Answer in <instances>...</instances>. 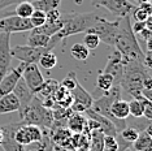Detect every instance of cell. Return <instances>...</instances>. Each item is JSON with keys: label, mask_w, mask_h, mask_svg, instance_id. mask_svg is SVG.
I'll return each instance as SVG.
<instances>
[{"label": "cell", "mask_w": 152, "mask_h": 151, "mask_svg": "<svg viewBox=\"0 0 152 151\" xmlns=\"http://www.w3.org/2000/svg\"><path fill=\"white\" fill-rule=\"evenodd\" d=\"M133 17H134V20L138 21V22H144L148 17H151V15H148L140 5H137L135 9L133 11Z\"/></svg>", "instance_id": "38"}, {"label": "cell", "mask_w": 152, "mask_h": 151, "mask_svg": "<svg viewBox=\"0 0 152 151\" xmlns=\"http://www.w3.org/2000/svg\"><path fill=\"white\" fill-rule=\"evenodd\" d=\"M115 50L121 54L124 63L129 61H143L144 52L140 48L135 34L131 30L130 16L118 18V34L115 43Z\"/></svg>", "instance_id": "1"}, {"label": "cell", "mask_w": 152, "mask_h": 151, "mask_svg": "<svg viewBox=\"0 0 152 151\" xmlns=\"http://www.w3.org/2000/svg\"><path fill=\"white\" fill-rule=\"evenodd\" d=\"M50 38L51 37L43 35V34H31V33H29V35H27V46L47 48L48 42H50Z\"/></svg>", "instance_id": "26"}, {"label": "cell", "mask_w": 152, "mask_h": 151, "mask_svg": "<svg viewBox=\"0 0 152 151\" xmlns=\"http://www.w3.org/2000/svg\"><path fill=\"white\" fill-rule=\"evenodd\" d=\"M3 143V130H1V126H0V146Z\"/></svg>", "instance_id": "45"}, {"label": "cell", "mask_w": 152, "mask_h": 151, "mask_svg": "<svg viewBox=\"0 0 152 151\" xmlns=\"http://www.w3.org/2000/svg\"><path fill=\"white\" fill-rule=\"evenodd\" d=\"M83 44L88 50H96L100 44V39L94 33H86L83 37Z\"/></svg>", "instance_id": "34"}, {"label": "cell", "mask_w": 152, "mask_h": 151, "mask_svg": "<svg viewBox=\"0 0 152 151\" xmlns=\"http://www.w3.org/2000/svg\"><path fill=\"white\" fill-rule=\"evenodd\" d=\"M30 22H31L33 27H38V26H42L43 23H46L47 18H46V13L42 12V11H34L31 13V16L29 17Z\"/></svg>", "instance_id": "36"}, {"label": "cell", "mask_w": 152, "mask_h": 151, "mask_svg": "<svg viewBox=\"0 0 152 151\" xmlns=\"http://www.w3.org/2000/svg\"><path fill=\"white\" fill-rule=\"evenodd\" d=\"M86 33H94L99 37L100 42L115 47L117 34H118V20L108 21L103 17H99V20L94 23V26Z\"/></svg>", "instance_id": "5"}, {"label": "cell", "mask_w": 152, "mask_h": 151, "mask_svg": "<svg viewBox=\"0 0 152 151\" xmlns=\"http://www.w3.org/2000/svg\"><path fill=\"white\" fill-rule=\"evenodd\" d=\"M69 95V91L65 89L64 86H61V85H58V87L56 89V91H55V94L52 95V98H53V100L58 103V102H61L65 97H68Z\"/></svg>", "instance_id": "39"}, {"label": "cell", "mask_w": 152, "mask_h": 151, "mask_svg": "<svg viewBox=\"0 0 152 151\" xmlns=\"http://www.w3.org/2000/svg\"><path fill=\"white\" fill-rule=\"evenodd\" d=\"M34 11H35V9H34V7H33L31 3L26 1V0H25V1L17 4L16 11L11 12L8 16H17V17H21V18H29Z\"/></svg>", "instance_id": "25"}, {"label": "cell", "mask_w": 152, "mask_h": 151, "mask_svg": "<svg viewBox=\"0 0 152 151\" xmlns=\"http://www.w3.org/2000/svg\"><path fill=\"white\" fill-rule=\"evenodd\" d=\"M52 147H53L52 151H77L74 147H72L70 145H68V146H57V145H53Z\"/></svg>", "instance_id": "44"}, {"label": "cell", "mask_w": 152, "mask_h": 151, "mask_svg": "<svg viewBox=\"0 0 152 151\" xmlns=\"http://www.w3.org/2000/svg\"><path fill=\"white\" fill-rule=\"evenodd\" d=\"M22 1H25V0H0V11L7 8V7H9V5L20 4V3H22Z\"/></svg>", "instance_id": "42"}, {"label": "cell", "mask_w": 152, "mask_h": 151, "mask_svg": "<svg viewBox=\"0 0 152 151\" xmlns=\"http://www.w3.org/2000/svg\"><path fill=\"white\" fill-rule=\"evenodd\" d=\"M58 81L53 80V78H48V80L43 81V85L40 87V90L38 94L42 95V98H47V97H52L56 91V89L58 87Z\"/></svg>", "instance_id": "27"}, {"label": "cell", "mask_w": 152, "mask_h": 151, "mask_svg": "<svg viewBox=\"0 0 152 151\" xmlns=\"http://www.w3.org/2000/svg\"><path fill=\"white\" fill-rule=\"evenodd\" d=\"M29 151H38V150H33V149H31V150H29Z\"/></svg>", "instance_id": "50"}, {"label": "cell", "mask_w": 152, "mask_h": 151, "mask_svg": "<svg viewBox=\"0 0 152 151\" xmlns=\"http://www.w3.org/2000/svg\"><path fill=\"white\" fill-rule=\"evenodd\" d=\"M11 55V34L1 33L0 34V81L11 69L12 63Z\"/></svg>", "instance_id": "10"}, {"label": "cell", "mask_w": 152, "mask_h": 151, "mask_svg": "<svg viewBox=\"0 0 152 151\" xmlns=\"http://www.w3.org/2000/svg\"><path fill=\"white\" fill-rule=\"evenodd\" d=\"M60 16H61L60 9H53V11L47 12L46 13L47 22H55V21H57V20H60Z\"/></svg>", "instance_id": "41"}, {"label": "cell", "mask_w": 152, "mask_h": 151, "mask_svg": "<svg viewBox=\"0 0 152 151\" xmlns=\"http://www.w3.org/2000/svg\"><path fill=\"white\" fill-rule=\"evenodd\" d=\"M78 84H79V81H78V78H77V76H75V73H74V72H69V73L65 76L64 80L61 81L60 85H61V86H64L68 91H72Z\"/></svg>", "instance_id": "33"}, {"label": "cell", "mask_w": 152, "mask_h": 151, "mask_svg": "<svg viewBox=\"0 0 152 151\" xmlns=\"http://www.w3.org/2000/svg\"><path fill=\"white\" fill-rule=\"evenodd\" d=\"M83 115L87 119L95 120V121L100 125V130H102V133L104 136H113V137H116L117 134H118L116 126L113 125V122L110 121V120H108L107 117H104V116H102V115H99V113H96L95 111H92L91 108L86 109V111L83 112Z\"/></svg>", "instance_id": "14"}, {"label": "cell", "mask_w": 152, "mask_h": 151, "mask_svg": "<svg viewBox=\"0 0 152 151\" xmlns=\"http://www.w3.org/2000/svg\"><path fill=\"white\" fill-rule=\"evenodd\" d=\"M129 113L135 119L142 117L143 116V104L138 99H131L129 102Z\"/></svg>", "instance_id": "32"}, {"label": "cell", "mask_w": 152, "mask_h": 151, "mask_svg": "<svg viewBox=\"0 0 152 151\" xmlns=\"http://www.w3.org/2000/svg\"><path fill=\"white\" fill-rule=\"evenodd\" d=\"M20 117L23 124L37 125L42 129H50L53 122L52 109L44 107L42 99L37 95H34L31 103L20 113Z\"/></svg>", "instance_id": "4"}, {"label": "cell", "mask_w": 152, "mask_h": 151, "mask_svg": "<svg viewBox=\"0 0 152 151\" xmlns=\"http://www.w3.org/2000/svg\"><path fill=\"white\" fill-rule=\"evenodd\" d=\"M134 3H137V4H139V0H133Z\"/></svg>", "instance_id": "48"}, {"label": "cell", "mask_w": 152, "mask_h": 151, "mask_svg": "<svg viewBox=\"0 0 152 151\" xmlns=\"http://www.w3.org/2000/svg\"><path fill=\"white\" fill-rule=\"evenodd\" d=\"M46 52H50L48 48H42V47H31V46H13L11 47L12 57L20 60L25 64H38L40 56Z\"/></svg>", "instance_id": "7"}, {"label": "cell", "mask_w": 152, "mask_h": 151, "mask_svg": "<svg viewBox=\"0 0 152 151\" xmlns=\"http://www.w3.org/2000/svg\"><path fill=\"white\" fill-rule=\"evenodd\" d=\"M61 1L63 0H35L31 4L34 7V9L47 13L50 11H53V9H60Z\"/></svg>", "instance_id": "22"}, {"label": "cell", "mask_w": 152, "mask_h": 151, "mask_svg": "<svg viewBox=\"0 0 152 151\" xmlns=\"http://www.w3.org/2000/svg\"><path fill=\"white\" fill-rule=\"evenodd\" d=\"M33 29L29 18H21L17 16H7L0 18V34L1 33H27Z\"/></svg>", "instance_id": "8"}, {"label": "cell", "mask_w": 152, "mask_h": 151, "mask_svg": "<svg viewBox=\"0 0 152 151\" xmlns=\"http://www.w3.org/2000/svg\"><path fill=\"white\" fill-rule=\"evenodd\" d=\"M20 109V102L13 92L0 97V115L17 112Z\"/></svg>", "instance_id": "17"}, {"label": "cell", "mask_w": 152, "mask_h": 151, "mask_svg": "<svg viewBox=\"0 0 152 151\" xmlns=\"http://www.w3.org/2000/svg\"><path fill=\"white\" fill-rule=\"evenodd\" d=\"M70 55L78 61H85L90 55V50L83 43H75L70 47Z\"/></svg>", "instance_id": "28"}, {"label": "cell", "mask_w": 152, "mask_h": 151, "mask_svg": "<svg viewBox=\"0 0 152 151\" xmlns=\"http://www.w3.org/2000/svg\"><path fill=\"white\" fill-rule=\"evenodd\" d=\"M147 76H151V69L144 65L143 61H129L124 65V73L121 78V90L127 92L133 98L142 95L143 81Z\"/></svg>", "instance_id": "3"}, {"label": "cell", "mask_w": 152, "mask_h": 151, "mask_svg": "<svg viewBox=\"0 0 152 151\" xmlns=\"http://www.w3.org/2000/svg\"><path fill=\"white\" fill-rule=\"evenodd\" d=\"M133 147L134 151H142L144 149H148V147H152V136H150L146 132V129L143 132L139 133L138 138L133 142Z\"/></svg>", "instance_id": "24"}, {"label": "cell", "mask_w": 152, "mask_h": 151, "mask_svg": "<svg viewBox=\"0 0 152 151\" xmlns=\"http://www.w3.org/2000/svg\"><path fill=\"white\" fill-rule=\"evenodd\" d=\"M13 138H15L16 142L20 143L21 146H30L31 145V139H30V136H29V133H27V130L25 129V124H22L20 128H17Z\"/></svg>", "instance_id": "29"}, {"label": "cell", "mask_w": 152, "mask_h": 151, "mask_svg": "<svg viewBox=\"0 0 152 151\" xmlns=\"http://www.w3.org/2000/svg\"><path fill=\"white\" fill-rule=\"evenodd\" d=\"M110 115L117 120H126L130 116L129 113V102L117 99L110 106Z\"/></svg>", "instance_id": "20"}, {"label": "cell", "mask_w": 152, "mask_h": 151, "mask_svg": "<svg viewBox=\"0 0 152 151\" xmlns=\"http://www.w3.org/2000/svg\"><path fill=\"white\" fill-rule=\"evenodd\" d=\"M26 1H30V3H33V1H35V0H26Z\"/></svg>", "instance_id": "49"}, {"label": "cell", "mask_w": 152, "mask_h": 151, "mask_svg": "<svg viewBox=\"0 0 152 151\" xmlns=\"http://www.w3.org/2000/svg\"><path fill=\"white\" fill-rule=\"evenodd\" d=\"M12 92L16 95V98L18 99V102H20V109H18V112L21 113L23 109H25L27 106L30 104V103H31L33 98H34V94L29 90V89H27L25 81L22 80V77H21V80L17 82V85L15 86V89H13Z\"/></svg>", "instance_id": "15"}, {"label": "cell", "mask_w": 152, "mask_h": 151, "mask_svg": "<svg viewBox=\"0 0 152 151\" xmlns=\"http://www.w3.org/2000/svg\"><path fill=\"white\" fill-rule=\"evenodd\" d=\"M22 124H23L22 121L13 122V124L5 125V126L1 128V130H3V143H1V146L5 151H25L23 146H21L20 143H17L15 141V138H13L17 128H20Z\"/></svg>", "instance_id": "13"}, {"label": "cell", "mask_w": 152, "mask_h": 151, "mask_svg": "<svg viewBox=\"0 0 152 151\" xmlns=\"http://www.w3.org/2000/svg\"><path fill=\"white\" fill-rule=\"evenodd\" d=\"M99 15L91 12H85V13H64L60 16V20L63 22V27L58 33H56L55 37L58 42L64 40L65 38L75 35L79 33H86L94 26V23L99 20Z\"/></svg>", "instance_id": "2"}, {"label": "cell", "mask_w": 152, "mask_h": 151, "mask_svg": "<svg viewBox=\"0 0 152 151\" xmlns=\"http://www.w3.org/2000/svg\"><path fill=\"white\" fill-rule=\"evenodd\" d=\"M87 151H104V134L102 130L90 132V146Z\"/></svg>", "instance_id": "21"}, {"label": "cell", "mask_w": 152, "mask_h": 151, "mask_svg": "<svg viewBox=\"0 0 152 151\" xmlns=\"http://www.w3.org/2000/svg\"><path fill=\"white\" fill-rule=\"evenodd\" d=\"M91 4L94 7L105 8L108 12L117 16L118 18L130 16L137 7L130 0H91Z\"/></svg>", "instance_id": "6"}, {"label": "cell", "mask_w": 152, "mask_h": 151, "mask_svg": "<svg viewBox=\"0 0 152 151\" xmlns=\"http://www.w3.org/2000/svg\"><path fill=\"white\" fill-rule=\"evenodd\" d=\"M124 59L121 56V54L117 50L113 51V54L108 57V63H107L105 68L103 72L109 73L115 80V85H120L121 78H122V73H124Z\"/></svg>", "instance_id": "12"}, {"label": "cell", "mask_w": 152, "mask_h": 151, "mask_svg": "<svg viewBox=\"0 0 152 151\" xmlns=\"http://www.w3.org/2000/svg\"><path fill=\"white\" fill-rule=\"evenodd\" d=\"M22 80L25 81L27 89L33 92L34 95H38L40 87L43 85V74L40 72L38 64H26L22 72Z\"/></svg>", "instance_id": "9"}, {"label": "cell", "mask_w": 152, "mask_h": 151, "mask_svg": "<svg viewBox=\"0 0 152 151\" xmlns=\"http://www.w3.org/2000/svg\"><path fill=\"white\" fill-rule=\"evenodd\" d=\"M39 65L42 68H44V69H52V68H55L57 65V56L55 55L52 51H50V52H46L44 55H42L39 59Z\"/></svg>", "instance_id": "30"}, {"label": "cell", "mask_w": 152, "mask_h": 151, "mask_svg": "<svg viewBox=\"0 0 152 151\" xmlns=\"http://www.w3.org/2000/svg\"><path fill=\"white\" fill-rule=\"evenodd\" d=\"M144 27H146V22H138V21H135L133 25H131V30H133L134 34H138L139 32H142Z\"/></svg>", "instance_id": "43"}, {"label": "cell", "mask_w": 152, "mask_h": 151, "mask_svg": "<svg viewBox=\"0 0 152 151\" xmlns=\"http://www.w3.org/2000/svg\"><path fill=\"white\" fill-rule=\"evenodd\" d=\"M25 63H21L17 68H12V69L8 70L4 77L0 81V97L5 94H9V92L13 91V89L17 85V82L21 80L22 77V72L23 68H25Z\"/></svg>", "instance_id": "11"}, {"label": "cell", "mask_w": 152, "mask_h": 151, "mask_svg": "<svg viewBox=\"0 0 152 151\" xmlns=\"http://www.w3.org/2000/svg\"><path fill=\"white\" fill-rule=\"evenodd\" d=\"M70 92V95L73 97L74 102L77 103H81V104H83L86 108H91V104H92V100H94V97H92L90 92H87L83 89L81 84H78L77 86H75Z\"/></svg>", "instance_id": "19"}, {"label": "cell", "mask_w": 152, "mask_h": 151, "mask_svg": "<svg viewBox=\"0 0 152 151\" xmlns=\"http://www.w3.org/2000/svg\"><path fill=\"white\" fill-rule=\"evenodd\" d=\"M135 37H138L139 39L142 40V43H144L146 44V42H148V40L152 38V30H150V29H147V27H144L142 32H139L138 34H135ZM137 38V39H138Z\"/></svg>", "instance_id": "40"}, {"label": "cell", "mask_w": 152, "mask_h": 151, "mask_svg": "<svg viewBox=\"0 0 152 151\" xmlns=\"http://www.w3.org/2000/svg\"><path fill=\"white\" fill-rule=\"evenodd\" d=\"M72 134H73V133H72L68 128H57V129L50 130L51 142H52V145H57V146L70 145Z\"/></svg>", "instance_id": "18"}, {"label": "cell", "mask_w": 152, "mask_h": 151, "mask_svg": "<svg viewBox=\"0 0 152 151\" xmlns=\"http://www.w3.org/2000/svg\"><path fill=\"white\" fill-rule=\"evenodd\" d=\"M148 1H150V0H139V4L140 3H148Z\"/></svg>", "instance_id": "46"}, {"label": "cell", "mask_w": 152, "mask_h": 151, "mask_svg": "<svg viewBox=\"0 0 152 151\" xmlns=\"http://www.w3.org/2000/svg\"><path fill=\"white\" fill-rule=\"evenodd\" d=\"M142 151H152V147H148V149H144V150H142Z\"/></svg>", "instance_id": "47"}, {"label": "cell", "mask_w": 152, "mask_h": 151, "mask_svg": "<svg viewBox=\"0 0 152 151\" xmlns=\"http://www.w3.org/2000/svg\"><path fill=\"white\" fill-rule=\"evenodd\" d=\"M118 134L121 136V138H122V139H125L126 142H129V143H131V145H133V142L138 138V136H139V132H138L137 129H134V128L126 126L125 129L121 130Z\"/></svg>", "instance_id": "35"}, {"label": "cell", "mask_w": 152, "mask_h": 151, "mask_svg": "<svg viewBox=\"0 0 152 151\" xmlns=\"http://www.w3.org/2000/svg\"><path fill=\"white\" fill-rule=\"evenodd\" d=\"M66 128L70 130L72 133H83L88 132L87 130V119L83 113H77L73 112L70 117L68 119Z\"/></svg>", "instance_id": "16"}, {"label": "cell", "mask_w": 152, "mask_h": 151, "mask_svg": "<svg viewBox=\"0 0 152 151\" xmlns=\"http://www.w3.org/2000/svg\"><path fill=\"white\" fill-rule=\"evenodd\" d=\"M25 129L27 130V133H29L31 143L39 142V141L42 139V136H43L42 128H39V126H37V125H31V124H25Z\"/></svg>", "instance_id": "31"}, {"label": "cell", "mask_w": 152, "mask_h": 151, "mask_svg": "<svg viewBox=\"0 0 152 151\" xmlns=\"http://www.w3.org/2000/svg\"><path fill=\"white\" fill-rule=\"evenodd\" d=\"M115 85V80L109 73L105 72H100L96 80V90H102L103 92L110 90V87Z\"/></svg>", "instance_id": "23"}, {"label": "cell", "mask_w": 152, "mask_h": 151, "mask_svg": "<svg viewBox=\"0 0 152 151\" xmlns=\"http://www.w3.org/2000/svg\"><path fill=\"white\" fill-rule=\"evenodd\" d=\"M104 151H118V142L113 136H104Z\"/></svg>", "instance_id": "37"}]
</instances>
